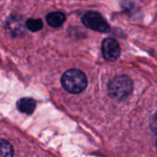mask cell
<instances>
[{
	"instance_id": "cell-1",
	"label": "cell",
	"mask_w": 157,
	"mask_h": 157,
	"mask_svg": "<svg viewBox=\"0 0 157 157\" xmlns=\"http://www.w3.org/2000/svg\"><path fill=\"white\" fill-rule=\"evenodd\" d=\"M63 87L69 93L79 94L85 90L87 86L86 75L77 69H70L66 71L61 79Z\"/></svg>"
},
{
	"instance_id": "cell-2",
	"label": "cell",
	"mask_w": 157,
	"mask_h": 157,
	"mask_svg": "<svg viewBox=\"0 0 157 157\" xmlns=\"http://www.w3.org/2000/svg\"><path fill=\"white\" fill-rule=\"evenodd\" d=\"M132 81L126 75H119L112 78L108 86L109 95L116 99H124L132 92Z\"/></svg>"
},
{
	"instance_id": "cell-3",
	"label": "cell",
	"mask_w": 157,
	"mask_h": 157,
	"mask_svg": "<svg viewBox=\"0 0 157 157\" xmlns=\"http://www.w3.org/2000/svg\"><path fill=\"white\" fill-rule=\"evenodd\" d=\"M82 22L86 27L93 30L103 32V33L109 31V25L103 18V17L98 12L95 11L86 12L82 17Z\"/></svg>"
},
{
	"instance_id": "cell-4",
	"label": "cell",
	"mask_w": 157,
	"mask_h": 157,
	"mask_svg": "<svg viewBox=\"0 0 157 157\" xmlns=\"http://www.w3.org/2000/svg\"><path fill=\"white\" fill-rule=\"evenodd\" d=\"M102 54L105 60L114 62L121 55V47L119 42L113 38H106L102 41Z\"/></svg>"
},
{
	"instance_id": "cell-5",
	"label": "cell",
	"mask_w": 157,
	"mask_h": 157,
	"mask_svg": "<svg viewBox=\"0 0 157 157\" xmlns=\"http://www.w3.org/2000/svg\"><path fill=\"white\" fill-rule=\"evenodd\" d=\"M23 17L18 16V15H14L11 16L6 23V31L13 37H17L25 33V26L26 23L24 24L23 21Z\"/></svg>"
},
{
	"instance_id": "cell-6",
	"label": "cell",
	"mask_w": 157,
	"mask_h": 157,
	"mask_svg": "<svg viewBox=\"0 0 157 157\" xmlns=\"http://www.w3.org/2000/svg\"><path fill=\"white\" fill-rule=\"evenodd\" d=\"M17 107L18 110L21 111L22 113L29 115L34 111L36 107V102L34 99L30 98H23L17 102Z\"/></svg>"
},
{
	"instance_id": "cell-7",
	"label": "cell",
	"mask_w": 157,
	"mask_h": 157,
	"mask_svg": "<svg viewBox=\"0 0 157 157\" xmlns=\"http://www.w3.org/2000/svg\"><path fill=\"white\" fill-rule=\"evenodd\" d=\"M46 21L49 26L52 28L61 27L65 21V15L63 12H52L46 16Z\"/></svg>"
},
{
	"instance_id": "cell-8",
	"label": "cell",
	"mask_w": 157,
	"mask_h": 157,
	"mask_svg": "<svg viewBox=\"0 0 157 157\" xmlns=\"http://www.w3.org/2000/svg\"><path fill=\"white\" fill-rule=\"evenodd\" d=\"M26 27L30 31H39L43 27V22L40 18H29L26 21Z\"/></svg>"
},
{
	"instance_id": "cell-9",
	"label": "cell",
	"mask_w": 157,
	"mask_h": 157,
	"mask_svg": "<svg viewBox=\"0 0 157 157\" xmlns=\"http://www.w3.org/2000/svg\"><path fill=\"white\" fill-rule=\"evenodd\" d=\"M1 155L0 157H13V148L8 142H1Z\"/></svg>"
},
{
	"instance_id": "cell-10",
	"label": "cell",
	"mask_w": 157,
	"mask_h": 157,
	"mask_svg": "<svg viewBox=\"0 0 157 157\" xmlns=\"http://www.w3.org/2000/svg\"><path fill=\"white\" fill-rule=\"evenodd\" d=\"M150 126H151L152 131L157 135V113L153 117L151 123H150Z\"/></svg>"
},
{
	"instance_id": "cell-11",
	"label": "cell",
	"mask_w": 157,
	"mask_h": 157,
	"mask_svg": "<svg viewBox=\"0 0 157 157\" xmlns=\"http://www.w3.org/2000/svg\"><path fill=\"white\" fill-rule=\"evenodd\" d=\"M156 146H157V143H156Z\"/></svg>"
}]
</instances>
